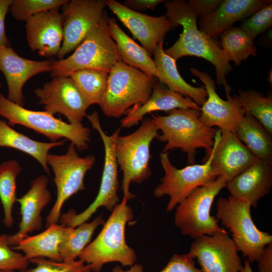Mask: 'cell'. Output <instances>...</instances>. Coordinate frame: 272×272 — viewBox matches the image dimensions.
I'll return each instance as SVG.
<instances>
[{
    "instance_id": "cell-1",
    "label": "cell",
    "mask_w": 272,
    "mask_h": 272,
    "mask_svg": "<svg viewBox=\"0 0 272 272\" xmlns=\"http://www.w3.org/2000/svg\"><path fill=\"white\" fill-rule=\"evenodd\" d=\"M165 7V15L172 29L179 25L183 28L179 39L165 50V53L175 60L186 56H195L207 60L215 67L218 84L224 86L227 98L230 97L231 88L226 76L232 71V67L219 43L198 29L197 17L187 2L182 0L167 1Z\"/></svg>"
},
{
    "instance_id": "cell-2",
    "label": "cell",
    "mask_w": 272,
    "mask_h": 272,
    "mask_svg": "<svg viewBox=\"0 0 272 272\" xmlns=\"http://www.w3.org/2000/svg\"><path fill=\"white\" fill-rule=\"evenodd\" d=\"M200 111L192 108H177L168 112L167 115L152 114L151 118L161 134L157 138L166 143L162 153L179 149L187 156L189 165L195 162L198 149L203 148L209 156L214 144L217 129L205 124L200 119Z\"/></svg>"
},
{
    "instance_id": "cell-3",
    "label": "cell",
    "mask_w": 272,
    "mask_h": 272,
    "mask_svg": "<svg viewBox=\"0 0 272 272\" xmlns=\"http://www.w3.org/2000/svg\"><path fill=\"white\" fill-rule=\"evenodd\" d=\"M127 200L123 197L117 204L96 238L84 249L79 259L89 265L93 272H100L106 263L117 262L123 266L135 263L137 254L125 240V227L133 218Z\"/></svg>"
},
{
    "instance_id": "cell-4",
    "label": "cell",
    "mask_w": 272,
    "mask_h": 272,
    "mask_svg": "<svg viewBox=\"0 0 272 272\" xmlns=\"http://www.w3.org/2000/svg\"><path fill=\"white\" fill-rule=\"evenodd\" d=\"M121 61L116 44L110 35L107 18L104 13L97 25L65 58L53 61L50 76H70L82 70H95L109 73Z\"/></svg>"
},
{
    "instance_id": "cell-5",
    "label": "cell",
    "mask_w": 272,
    "mask_h": 272,
    "mask_svg": "<svg viewBox=\"0 0 272 272\" xmlns=\"http://www.w3.org/2000/svg\"><path fill=\"white\" fill-rule=\"evenodd\" d=\"M156 78L120 61L109 73L107 88L99 106L109 117H121L133 105H141L150 98Z\"/></svg>"
},
{
    "instance_id": "cell-6",
    "label": "cell",
    "mask_w": 272,
    "mask_h": 272,
    "mask_svg": "<svg viewBox=\"0 0 272 272\" xmlns=\"http://www.w3.org/2000/svg\"><path fill=\"white\" fill-rule=\"evenodd\" d=\"M251 207L249 202L230 195L221 197L216 203L215 217L230 231L238 251L252 263L258 260L265 246L272 242V236L257 228Z\"/></svg>"
},
{
    "instance_id": "cell-7",
    "label": "cell",
    "mask_w": 272,
    "mask_h": 272,
    "mask_svg": "<svg viewBox=\"0 0 272 272\" xmlns=\"http://www.w3.org/2000/svg\"><path fill=\"white\" fill-rule=\"evenodd\" d=\"M142 121L140 127L132 133L119 135L115 145L117 164L123 173L121 189L127 200L135 197L129 191L130 183L140 184L151 174L150 145L159 130L151 118Z\"/></svg>"
},
{
    "instance_id": "cell-8",
    "label": "cell",
    "mask_w": 272,
    "mask_h": 272,
    "mask_svg": "<svg viewBox=\"0 0 272 272\" xmlns=\"http://www.w3.org/2000/svg\"><path fill=\"white\" fill-rule=\"evenodd\" d=\"M0 116L8 120V124H20L42 134L51 142L64 138L70 140L76 149H88L91 139L89 128L81 123H67L46 111H33L25 108L6 98L0 93Z\"/></svg>"
},
{
    "instance_id": "cell-9",
    "label": "cell",
    "mask_w": 272,
    "mask_h": 272,
    "mask_svg": "<svg viewBox=\"0 0 272 272\" xmlns=\"http://www.w3.org/2000/svg\"><path fill=\"white\" fill-rule=\"evenodd\" d=\"M86 117L93 128L99 133L104 147V164L101 183L97 195L90 206L82 212L77 214L74 210H70L60 217L61 224L73 227L88 222L93 215L101 207L112 211L119 202L117 194L118 189V164L115 145L119 135L121 127L116 129L111 135H107L103 130L97 111Z\"/></svg>"
},
{
    "instance_id": "cell-10",
    "label": "cell",
    "mask_w": 272,
    "mask_h": 272,
    "mask_svg": "<svg viewBox=\"0 0 272 272\" xmlns=\"http://www.w3.org/2000/svg\"><path fill=\"white\" fill-rule=\"evenodd\" d=\"M226 183V179L219 176L196 188L175 208L174 224L182 235L194 239L225 230L219 225L211 211L216 196Z\"/></svg>"
},
{
    "instance_id": "cell-11",
    "label": "cell",
    "mask_w": 272,
    "mask_h": 272,
    "mask_svg": "<svg viewBox=\"0 0 272 272\" xmlns=\"http://www.w3.org/2000/svg\"><path fill=\"white\" fill-rule=\"evenodd\" d=\"M75 145L71 143L65 154L58 155L49 153L47 163L54 173V182L57 196L49 214L46 217V227L57 224L64 203L72 196L85 189V175L95 162L93 155L79 156Z\"/></svg>"
},
{
    "instance_id": "cell-12",
    "label": "cell",
    "mask_w": 272,
    "mask_h": 272,
    "mask_svg": "<svg viewBox=\"0 0 272 272\" xmlns=\"http://www.w3.org/2000/svg\"><path fill=\"white\" fill-rule=\"evenodd\" d=\"M160 158L164 175L154 194L156 197L169 196L167 212L174 209L196 188L217 177L212 169L211 156L201 164L189 165L181 169L172 165L168 153H161Z\"/></svg>"
},
{
    "instance_id": "cell-13",
    "label": "cell",
    "mask_w": 272,
    "mask_h": 272,
    "mask_svg": "<svg viewBox=\"0 0 272 272\" xmlns=\"http://www.w3.org/2000/svg\"><path fill=\"white\" fill-rule=\"evenodd\" d=\"M237 247L225 230L194 239L189 252L202 272H240L243 264Z\"/></svg>"
},
{
    "instance_id": "cell-14",
    "label": "cell",
    "mask_w": 272,
    "mask_h": 272,
    "mask_svg": "<svg viewBox=\"0 0 272 272\" xmlns=\"http://www.w3.org/2000/svg\"><path fill=\"white\" fill-rule=\"evenodd\" d=\"M105 0H72L62 7L63 40L58 59L75 50L99 23Z\"/></svg>"
},
{
    "instance_id": "cell-15",
    "label": "cell",
    "mask_w": 272,
    "mask_h": 272,
    "mask_svg": "<svg viewBox=\"0 0 272 272\" xmlns=\"http://www.w3.org/2000/svg\"><path fill=\"white\" fill-rule=\"evenodd\" d=\"M34 92L40 99L39 103L44 106L45 111L52 115L62 114L74 124L81 123L86 117L90 106L69 76L53 77Z\"/></svg>"
},
{
    "instance_id": "cell-16",
    "label": "cell",
    "mask_w": 272,
    "mask_h": 272,
    "mask_svg": "<svg viewBox=\"0 0 272 272\" xmlns=\"http://www.w3.org/2000/svg\"><path fill=\"white\" fill-rule=\"evenodd\" d=\"M209 156L214 174L217 177L223 176L227 182L258 159L239 139L235 131L221 132L218 129Z\"/></svg>"
},
{
    "instance_id": "cell-17",
    "label": "cell",
    "mask_w": 272,
    "mask_h": 272,
    "mask_svg": "<svg viewBox=\"0 0 272 272\" xmlns=\"http://www.w3.org/2000/svg\"><path fill=\"white\" fill-rule=\"evenodd\" d=\"M191 73L203 83L208 97L200 107V120L211 127H218L221 132L235 131L239 119L245 112L235 95L222 99L216 91V84L207 73L190 68Z\"/></svg>"
},
{
    "instance_id": "cell-18",
    "label": "cell",
    "mask_w": 272,
    "mask_h": 272,
    "mask_svg": "<svg viewBox=\"0 0 272 272\" xmlns=\"http://www.w3.org/2000/svg\"><path fill=\"white\" fill-rule=\"evenodd\" d=\"M106 6L150 53H153L166 33L172 30L165 15L159 17L148 16L132 10L115 0H107Z\"/></svg>"
},
{
    "instance_id": "cell-19",
    "label": "cell",
    "mask_w": 272,
    "mask_h": 272,
    "mask_svg": "<svg viewBox=\"0 0 272 272\" xmlns=\"http://www.w3.org/2000/svg\"><path fill=\"white\" fill-rule=\"evenodd\" d=\"M52 61H36L19 56L10 47L0 45V71L8 84L7 99L24 106L23 87L32 77L44 72H50Z\"/></svg>"
},
{
    "instance_id": "cell-20",
    "label": "cell",
    "mask_w": 272,
    "mask_h": 272,
    "mask_svg": "<svg viewBox=\"0 0 272 272\" xmlns=\"http://www.w3.org/2000/svg\"><path fill=\"white\" fill-rule=\"evenodd\" d=\"M49 178L41 175L31 182L27 192L17 202L20 205L21 221L19 230L14 234L8 235V243L10 246L17 245L28 236L29 233L40 230L42 227L41 213L51 199V193L48 189Z\"/></svg>"
},
{
    "instance_id": "cell-21",
    "label": "cell",
    "mask_w": 272,
    "mask_h": 272,
    "mask_svg": "<svg viewBox=\"0 0 272 272\" xmlns=\"http://www.w3.org/2000/svg\"><path fill=\"white\" fill-rule=\"evenodd\" d=\"M62 25L58 10L45 11L30 17L25 24L30 48L43 57L57 55L63 40Z\"/></svg>"
},
{
    "instance_id": "cell-22",
    "label": "cell",
    "mask_w": 272,
    "mask_h": 272,
    "mask_svg": "<svg viewBox=\"0 0 272 272\" xmlns=\"http://www.w3.org/2000/svg\"><path fill=\"white\" fill-rule=\"evenodd\" d=\"M271 186V160L259 159L226 185L230 195L249 202L253 208L269 193Z\"/></svg>"
},
{
    "instance_id": "cell-23",
    "label": "cell",
    "mask_w": 272,
    "mask_h": 272,
    "mask_svg": "<svg viewBox=\"0 0 272 272\" xmlns=\"http://www.w3.org/2000/svg\"><path fill=\"white\" fill-rule=\"evenodd\" d=\"M271 3L269 0L222 1L212 14L200 22L199 30L214 38Z\"/></svg>"
},
{
    "instance_id": "cell-24",
    "label": "cell",
    "mask_w": 272,
    "mask_h": 272,
    "mask_svg": "<svg viewBox=\"0 0 272 272\" xmlns=\"http://www.w3.org/2000/svg\"><path fill=\"white\" fill-rule=\"evenodd\" d=\"M192 108L200 111V107L189 98L165 88L156 83L147 101L134 105L121 120V127L129 128L138 124L148 113L156 111L169 112L175 109Z\"/></svg>"
},
{
    "instance_id": "cell-25",
    "label": "cell",
    "mask_w": 272,
    "mask_h": 272,
    "mask_svg": "<svg viewBox=\"0 0 272 272\" xmlns=\"http://www.w3.org/2000/svg\"><path fill=\"white\" fill-rule=\"evenodd\" d=\"M152 53L160 74L159 81L169 89L189 98L200 107L208 97L206 90L203 87H193L182 78L176 60L167 54L163 49V40L159 42Z\"/></svg>"
},
{
    "instance_id": "cell-26",
    "label": "cell",
    "mask_w": 272,
    "mask_h": 272,
    "mask_svg": "<svg viewBox=\"0 0 272 272\" xmlns=\"http://www.w3.org/2000/svg\"><path fill=\"white\" fill-rule=\"evenodd\" d=\"M107 25L110 35L116 44L121 61L159 80L160 74L150 53L128 36L119 26L115 19L107 18Z\"/></svg>"
},
{
    "instance_id": "cell-27",
    "label": "cell",
    "mask_w": 272,
    "mask_h": 272,
    "mask_svg": "<svg viewBox=\"0 0 272 272\" xmlns=\"http://www.w3.org/2000/svg\"><path fill=\"white\" fill-rule=\"evenodd\" d=\"M47 228L38 234L27 236L12 248L22 251L29 261L33 258L41 257L62 261L59 248L64 226L56 224Z\"/></svg>"
},
{
    "instance_id": "cell-28",
    "label": "cell",
    "mask_w": 272,
    "mask_h": 272,
    "mask_svg": "<svg viewBox=\"0 0 272 272\" xmlns=\"http://www.w3.org/2000/svg\"><path fill=\"white\" fill-rule=\"evenodd\" d=\"M65 139L50 143L33 140L15 130L0 118V147H9L18 150L35 158L41 164L45 172L50 175L47 157L52 148L62 146Z\"/></svg>"
},
{
    "instance_id": "cell-29",
    "label": "cell",
    "mask_w": 272,
    "mask_h": 272,
    "mask_svg": "<svg viewBox=\"0 0 272 272\" xmlns=\"http://www.w3.org/2000/svg\"><path fill=\"white\" fill-rule=\"evenodd\" d=\"M235 132L257 158L271 160L272 133L253 116L245 112L238 121Z\"/></svg>"
},
{
    "instance_id": "cell-30",
    "label": "cell",
    "mask_w": 272,
    "mask_h": 272,
    "mask_svg": "<svg viewBox=\"0 0 272 272\" xmlns=\"http://www.w3.org/2000/svg\"><path fill=\"white\" fill-rule=\"evenodd\" d=\"M104 222L101 215L90 222H86L75 227L64 226L59 248L62 261L71 262L77 260L90 243L96 229Z\"/></svg>"
},
{
    "instance_id": "cell-31",
    "label": "cell",
    "mask_w": 272,
    "mask_h": 272,
    "mask_svg": "<svg viewBox=\"0 0 272 272\" xmlns=\"http://www.w3.org/2000/svg\"><path fill=\"white\" fill-rule=\"evenodd\" d=\"M22 170L16 160H8L0 164V200L4 211L5 225L11 228L14 220L12 210L17 202L16 180Z\"/></svg>"
},
{
    "instance_id": "cell-32",
    "label": "cell",
    "mask_w": 272,
    "mask_h": 272,
    "mask_svg": "<svg viewBox=\"0 0 272 272\" xmlns=\"http://www.w3.org/2000/svg\"><path fill=\"white\" fill-rule=\"evenodd\" d=\"M221 44L229 61L237 66L257 53L254 39L240 27H231L224 31L221 34Z\"/></svg>"
},
{
    "instance_id": "cell-33",
    "label": "cell",
    "mask_w": 272,
    "mask_h": 272,
    "mask_svg": "<svg viewBox=\"0 0 272 272\" xmlns=\"http://www.w3.org/2000/svg\"><path fill=\"white\" fill-rule=\"evenodd\" d=\"M89 106L100 104L107 88L109 73L95 70L76 71L69 76Z\"/></svg>"
},
{
    "instance_id": "cell-34",
    "label": "cell",
    "mask_w": 272,
    "mask_h": 272,
    "mask_svg": "<svg viewBox=\"0 0 272 272\" xmlns=\"http://www.w3.org/2000/svg\"><path fill=\"white\" fill-rule=\"evenodd\" d=\"M235 95L240 105L247 112L272 133V98L252 90H240Z\"/></svg>"
},
{
    "instance_id": "cell-35",
    "label": "cell",
    "mask_w": 272,
    "mask_h": 272,
    "mask_svg": "<svg viewBox=\"0 0 272 272\" xmlns=\"http://www.w3.org/2000/svg\"><path fill=\"white\" fill-rule=\"evenodd\" d=\"M68 2V0H13L10 11L16 20L26 21L39 13L58 10Z\"/></svg>"
},
{
    "instance_id": "cell-36",
    "label": "cell",
    "mask_w": 272,
    "mask_h": 272,
    "mask_svg": "<svg viewBox=\"0 0 272 272\" xmlns=\"http://www.w3.org/2000/svg\"><path fill=\"white\" fill-rule=\"evenodd\" d=\"M29 262L35 264L29 272H92L90 266L80 259L64 262L39 257L31 259Z\"/></svg>"
},
{
    "instance_id": "cell-37",
    "label": "cell",
    "mask_w": 272,
    "mask_h": 272,
    "mask_svg": "<svg viewBox=\"0 0 272 272\" xmlns=\"http://www.w3.org/2000/svg\"><path fill=\"white\" fill-rule=\"evenodd\" d=\"M7 234L0 235V270L5 271H25L29 261L24 254L16 252L8 243Z\"/></svg>"
},
{
    "instance_id": "cell-38",
    "label": "cell",
    "mask_w": 272,
    "mask_h": 272,
    "mask_svg": "<svg viewBox=\"0 0 272 272\" xmlns=\"http://www.w3.org/2000/svg\"><path fill=\"white\" fill-rule=\"evenodd\" d=\"M272 24V3L255 12L245 20L241 28L253 39L259 34L269 28Z\"/></svg>"
},
{
    "instance_id": "cell-39",
    "label": "cell",
    "mask_w": 272,
    "mask_h": 272,
    "mask_svg": "<svg viewBox=\"0 0 272 272\" xmlns=\"http://www.w3.org/2000/svg\"><path fill=\"white\" fill-rule=\"evenodd\" d=\"M160 272H202L188 254H175Z\"/></svg>"
},
{
    "instance_id": "cell-40",
    "label": "cell",
    "mask_w": 272,
    "mask_h": 272,
    "mask_svg": "<svg viewBox=\"0 0 272 272\" xmlns=\"http://www.w3.org/2000/svg\"><path fill=\"white\" fill-rule=\"evenodd\" d=\"M221 0H189L187 3L200 19L205 20L217 9Z\"/></svg>"
},
{
    "instance_id": "cell-41",
    "label": "cell",
    "mask_w": 272,
    "mask_h": 272,
    "mask_svg": "<svg viewBox=\"0 0 272 272\" xmlns=\"http://www.w3.org/2000/svg\"><path fill=\"white\" fill-rule=\"evenodd\" d=\"M13 0H0V45L11 46V42L6 35L5 19Z\"/></svg>"
},
{
    "instance_id": "cell-42",
    "label": "cell",
    "mask_w": 272,
    "mask_h": 272,
    "mask_svg": "<svg viewBox=\"0 0 272 272\" xmlns=\"http://www.w3.org/2000/svg\"><path fill=\"white\" fill-rule=\"evenodd\" d=\"M163 0H126L124 5L128 8L137 11H145L150 9L154 10Z\"/></svg>"
},
{
    "instance_id": "cell-43",
    "label": "cell",
    "mask_w": 272,
    "mask_h": 272,
    "mask_svg": "<svg viewBox=\"0 0 272 272\" xmlns=\"http://www.w3.org/2000/svg\"><path fill=\"white\" fill-rule=\"evenodd\" d=\"M257 262L259 272H272V242L265 246Z\"/></svg>"
},
{
    "instance_id": "cell-44",
    "label": "cell",
    "mask_w": 272,
    "mask_h": 272,
    "mask_svg": "<svg viewBox=\"0 0 272 272\" xmlns=\"http://www.w3.org/2000/svg\"><path fill=\"white\" fill-rule=\"evenodd\" d=\"M112 272H144V267L141 264L136 263L126 270L123 269L119 265H116L113 268Z\"/></svg>"
},
{
    "instance_id": "cell-45",
    "label": "cell",
    "mask_w": 272,
    "mask_h": 272,
    "mask_svg": "<svg viewBox=\"0 0 272 272\" xmlns=\"http://www.w3.org/2000/svg\"><path fill=\"white\" fill-rule=\"evenodd\" d=\"M250 264L249 260L246 258L243 264V268L240 272H253Z\"/></svg>"
},
{
    "instance_id": "cell-46",
    "label": "cell",
    "mask_w": 272,
    "mask_h": 272,
    "mask_svg": "<svg viewBox=\"0 0 272 272\" xmlns=\"http://www.w3.org/2000/svg\"><path fill=\"white\" fill-rule=\"evenodd\" d=\"M0 272H14V271H1V270H0Z\"/></svg>"
},
{
    "instance_id": "cell-47",
    "label": "cell",
    "mask_w": 272,
    "mask_h": 272,
    "mask_svg": "<svg viewBox=\"0 0 272 272\" xmlns=\"http://www.w3.org/2000/svg\"><path fill=\"white\" fill-rule=\"evenodd\" d=\"M1 86H2V84H1V82H0V87H1Z\"/></svg>"
}]
</instances>
